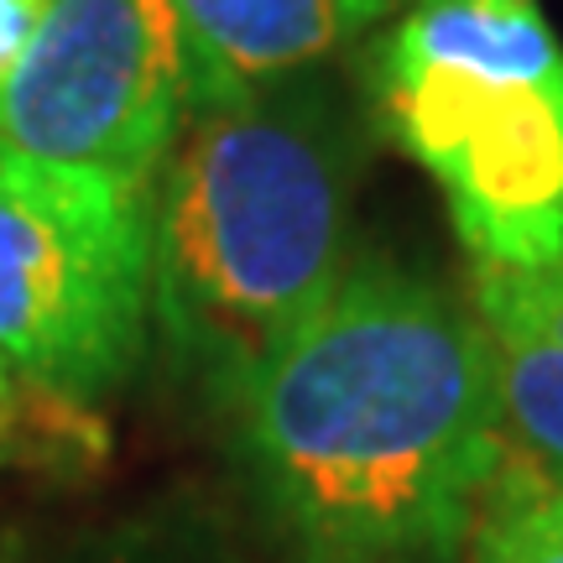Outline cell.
I'll use <instances>...</instances> for the list:
<instances>
[{
  "label": "cell",
  "instance_id": "cell-7",
  "mask_svg": "<svg viewBox=\"0 0 563 563\" xmlns=\"http://www.w3.org/2000/svg\"><path fill=\"white\" fill-rule=\"evenodd\" d=\"M475 313L496 361L506 454L563 485V256L548 266H481Z\"/></svg>",
  "mask_w": 563,
  "mask_h": 563
},
{
  "label": "cell",
  "instance_id": "cell-2",
  "mask_svg": "<svg viewBox=\"0 0 563 563\" xmlns=\"http://www.w3.org/2000/svg\"><path fill=\"white\" fill-rule=\"evenodd\" d=\"M355 178V121L319 68L183 115L146 183L152 319L203 386L235 402L340 287Z\"/></svg>",
  "mask_w": 563,
  "mask_h": 563
},
{
  "label": "cell",
  "instance_id": "cell-10",
  "mask_svg": "<svg viewBox=\"0 0 563 563\" xmlns=\"http://www.w3.org/2000/svg\"><path fill=\"white\" fill-rule=\"evenodd\" d=\"M37 21H42V0H0V84L11 79V68L21 63Z\"/></svg>",
  "mask_w": 563,
  "mask_h": 563
},
{
  "label": "cell",
  "instance_id": "cell-8",
  "mask_svg": "<svg viewBox=\"0 0 563 563\" xmlns=\"http://www.w3.org/2000/svg\"><path fill=\"white\" fill-rule=\"evenodd\" d=\"M470 563H563V485L506 454L470 527Z\"/></svg>",
  "mask_w": 563,
  "mask_h": 563
},
{
  "label": "cell",
  "instance_id": "cell-6",
  "mask_svg": "<svg viewBox=\"0 0 563 563\" xmlns=\"http://www.w3.org/2000/svg\"><path fill=\"white\" fill-rule=\"evenodd\" d=\"M178 16L188 110L313 74L386 16L391 0H167Z\"/></svg>",
  "mask_w": 563,
  "mask_h": 563
},
{
  "label": "cell",
  "instance_id": "cell-9",
  "mask_svg": "<svg viewBox=\"0 0 563 563\" xmlns=\"http://www.w3.org/2000/svg\"><path fill=\"white\" fill-rule=\"evenodd\" d=\"M79 402H63L42 386L21 382L16 365L0 355V460H16L26 454L37 433H58L63 422H74Z\"/></svg>",
  "mask_w": 563,
  "mask_h": 563
},
{
  "label": "cell",
  "instance_id": "cell-3",
  "mask_svg": "<svg viewBox=\"0 0 563 563\" xmlns=\"http://www.w3.org/2000/svg\"><path fill=\"white\" fill-rule=\"evenodd\" d=\"M376 95L475 262H559L563 47L532 0H418L382 47Z\"/></svg>",
  "mask_w": 563,
  "mask_h": 563
},
{
  "label": "cell",
  "instance_id": "cell-1",
  "mask_svg": "<svg viewBox=\"0 0 563 563\" xmlns=\"http://www.w3.org/2000/svg\"><path fill=\"white\" fill-rule=\"evenodd\" d=\"M230 407L292 563H449L506 464L475 302L386 256H355Z\"/></svg>",
  "mask_w": 563,
  "mask_h": 563
},
{
  "label": "cell",
  "instance_id": "cell-4",
  "mask_svg": "<svg viewBox=\"0 0 563 563\" xmlns=\"http://www.w3.org/2000/svg\"><path fill=\"white\" fill-rule=\"evenodd\" d=\"M152 319L146 194L0 136V355L63 402L131 376Z\"/></svg>",
  "mask_w": 563,
  "mask_h": 563
},
{
  "label": "cell",
  "instance_id": "cell-5",
  "mask_svg": "<svg viewBox=\"0 0 563 563\" xmlns=\"http://www.w3.org/2000/svg\"><path fill=\"white\" fill-rule=\"evenodd\" d=\"M188 115L178 16L167 0H42L0 84V136L47 162L146 194Z\"/></svg>",
  "mask_w": 563,
  "mask_h": 563
}]
</instances>
